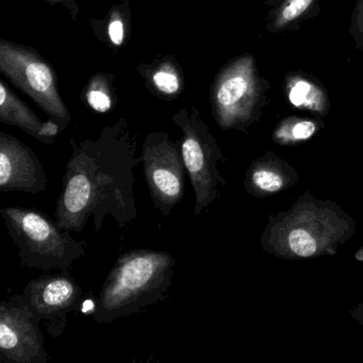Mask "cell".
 Here are the masks:
<instances>
[{"label": "cell", "mask_w": 363, "mask_h": 363, "mask_svg": "<svg viewBox=\"0 0 363 363\" xmlns=\"http://www.w3.org/2000/svg\"><path fill=\"white\" fill-rule=\"evenodd\" d=\"M269 89L271 84L259 73L254 55L231 60L216 76L212 89V110L218 126L245 131L269 105Z\"/></svg>", "instance_id": "cell-5"}, {"label": "cell", "mask_w": 363, "mask_h": 363, "mask_svg": "<svg viewBox=\"0 0 363 363\" xmlns=\"http://www.w3.org/2000/svg\"><path fill=\"white\" fill-rule=\"evenodd\" d=\"M324 127L320 118L288 116L276 125L272 138L279 145H295L311 139Z\"/></svg>", "instance_id": "cell-16"}, {"label": "cell", "mask_w": 363, "mask_h": 363, "mask_svg": "<svg viewBox=\"0 0 363 363\" xmlns=\"http://www.w3.org/2000/svg\"><path fill=\"white\" fill-rule=\"evenodd\" d=\"M40 320L24 294L0 303V362L48 363L50 356Z\"/></svg>", "instance_id": "cell-8"}, {"label": "cell", "mask_w": 363, "mask_h": 363, "mask_svg": "<svg viewBox=\"0 0 363 363\" xmlns=\"http://www.w3.org/2000/svg\"><path fill=\"white\" fill-rule=\"evenodd\" d=\"M176 263L164 250L138 248L121 255L95 301L93 320L108 324L163 301L173 284Z\"/></svg>", "instance_id": "cell-3"}, {"label": "cell", "mask_w": 363, "mask_h": 363, "mask_svg": "<svg viewBox=\"0 0 363 363\" xmlns=\"http://www.w3.org/2000/svg\"><path fill=\"white\" fill-rule=\"evenodd\" d=\"M297 179L296 171L288 162L267 152L248 167L244 186L252 196L264 197L290 188Z\"/></svg>", "instance_id": "cell-12"}, {"label": "cell", "mask_w": 363, "mask_h": 363, "mask_svg": "<svg viewBox=\"0 0 363 363\" xmlns=\"http://www.w3.org/2000/svg\"><path fill=\"white\" fill-rule=\"evenodd\" d=\"M109 38L116 46L122 45L124 40V26L120 20L113 21L109 26Z\"/></svg>", "instance_id": "cell-20"}, {"label": "cell", "mask_w": 363, "mask_h": 363, "mask_svg": "<svg viewBox=\"0 0 363 363\" xmlns=\"http://www.w3.org/2000/svg\"><path fill=\"white\" fill-rule=\"evenodd\" d=\"M284 97L292 107L324 118L330 111V99L320 80L305 72H289L282 84Z\"/></svg>", "instance_id": "cell-13"}, {"label": "cell", "mask_w": 363, "mask_h": 363, "mask_svg": "<svg viewBox=\"0 0 363 363\" xmlns=\"http://www.w3.org/2000/svg\"><path fill=\"white\" fill-rule=\"evenodd\" d=\"M71 158L65 167L62 189L57 199L55 220L67 231L80 233L93 218L101 231L111 216L121 228L138 216L133 169L137 140L124 120L104 129L97 140L71 141Z\"/></svg>", "instance_id": "cell-1"}, {"label": "cell", "mask_w": 363, "mask_h": 363, "mask_svg": "<svg viewBox=\"0 0 363 363\" xmlns=\"http://www.w3.org/2000/svg\"><path fill=\"white\" fill-rule=\"evenodd\" d=\"M48 182L35 152L21 140L0 133V192L40 194L45 192Z\"/></svg>", "instance_id": "cell-11"}, {"label": "cell", "mask_w": 363, "mask_h": 363, "mask_svg": "<svg viewBox=\"0 0 363 363\" xmlns=\"http://www.w3.org/2000/svg\"><path fill=\"white\" fill-rule=\"evenodd\" d=\"M0 120L5 124L18 127L44 143L45 123H42L27 106L16 99L4 84H0Z\"/></svg>", "instance_id": "cell-15"}, {"label": "cell", "mask_w": 363, "mask_h": 363, "mask_svg": "<svg viewBox=\"0 0 363 363\" xmlns=\"http://www.w3.org/2000/svg\"><path fill=\"white\" fill-rule=\"evenodd\" d=\"M354 258H356V260L360 261V262L363 263V247H361L360 250L356 252Z\"/></svg>", "instance_id": "cell-22"}, {"label": "cell", "mask_w": 363, "mask_h": 363, "mask_svg": "<svg viewBox=\"0 0 363 363\" xmlns=\"http://www.w3.org/2000/svg\"><path fill=\"white\" fill-rule=\"evenodd\" d=\"M350 314H352L354 320H358L360 324L363 325V301L362 303H359L358 305L350 311Z\"/></svg>", "instance_id": "cell-21"}, {"label": "cell", "mask_w": 363, "mask_h": 363, "mask_svg": "<svg viewBox=\"0 0 363 363\" xmlns=\"http://www.w3.org/2000/svg\"><path fill=\"white\" fill-rule=\"evenodd\" d=\"M174 122L182 129V159L195 193L194 216L209 208L220 199L226 186L218 169V163L225 158L207 125L197 111L188 116L186 111L174 116Z\"/></svg>", "instance_id": "cell-6"}, {"label": "cell", "mask_w": 363, "mask_h": 363, "mask_svg": "<svg viewBox=\"0 0 363 363\" xmlns=\"http://www.w3.org/2000/svg\"><path fill=\"white\" fill-rule=\"evenodd\" d=\"M269 6L267 30L269 33H286L298 30L306 21L320 12V0H265Z\"/></svg>", "instance_id": "cell-14"}, {"label": "cell", "mask_w": 363, "mask_h": 363, "mask_svg": "<svg viewBox=\"0 0 363 363\" xmlns=\"http://www.w3.org/2000/svg\"><path fill=\"white\" fill-rule=\"evenodd\" d=\"M144 177L155 208L165 218L182 201L186 167L182 147L165 133H152L142 145Z\"/></svg>", "instance_id": "cell-7"}, {"label": "cell", "mask_w": 363, "mask_h": 363, "mask_svg": "<svg viewBox=\"0 0 363 363\" xmlns=\"http://www.w3.org/2000/svg\"><path fill=\"white\" fill-rule=\"evenodd\" d=\"M21 265L50 272L69 271L86 256V242L77 241L56 220L33 208L6 207L0 210Z\"/></svg>", "instance_id": "cell-4"}, {"label": "cell", "mask_w": 363, "mask_h": 363, "mask_svg": "<svg viewBox=\"0 0 363 363\" xmlns=\"http://www.w3.org/2000/svg\"><path fill=\"white\" fill-rule=\"evenodd\" d=\"M23 294L52 337L63 335L69 314L79 310L84 299L82 286L69 271L33 278L25 286Z\"/></svg>", "instance_id": "cell-9"}, {"label": "cell", "mask_w": 363, "mask_h": 363, "mask_svg": "<svg viewBox=\"0 0 363 363\" xmlns=\"http://www.w3.org/2000/svg\"><path fill=\"white\" fill-rule=\"evenodd\" d=\"M350 33L357 50H363V0H356L352 18Z\"/></svg>", "instance_id": "cell-17"}, {"label": "cell", "mask_w": 363, "mask_h": 363, "mask_svg": "<svg viewBox=\"0 0 363 363\" xmlns=\"http://www.w3.org/2000/svg\"><path fill=\"white\" fill-rule=\"evenodd\" d=\"M86 101L92 109L101 113H105L111 109L112 101L109 95L99 89H91L86 94Z\"/></svg>", "instance_id": "cell-19"}, {"label": "cell", "mask_w": 363, "mask_h": 363, "mask_svg": "<svg viewBox=\"0 0 363 363\" xmlns=\"http://www.w3.org/2000/svg\"><path fill=\"white\" fill-rule=\"evenodd\" d=\"M354 226L339 206L307 192L288 211L272 216L261 244L267 252L292 260L335 255L354 235Z\"/></svg>", "instance_id": "cell-2"}, {"label": "cell", "mask_w": 363, "mask_h": 363, "mask_svg": "<svg viewBox=\"0 0 363 363\" xmlns=\"http://www.w3.org/2000/svg\"><path fill=\"white\" fill-rule=\"evenodd\" d=\"M1 69L10 79L30 95L59 124L61 130L69 122V112L57 92L52 69L35 55L11 46H1Z\"/></svg>", "instance_id": "cell-10"}, {"label": "cell", "mask_w": 363, "mask_h": 363, "mask_svg": "<svg viewBox=\"0 0 363 363\" xmlns=\"http://www.w3.org/2000/svg\"><path fill=\"white\" fill-rule=\"evenodd\" d=\"M152 82L160 92L164 94H175L179 90V79L173 72L161 69L152 76Z\"/></svg>", "instance_id": "cell-18"}]
</instances>
